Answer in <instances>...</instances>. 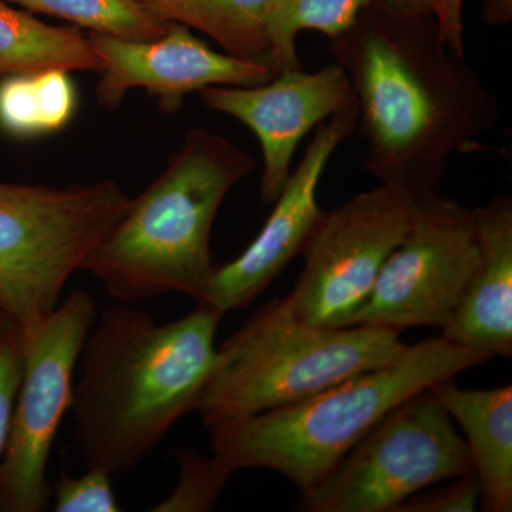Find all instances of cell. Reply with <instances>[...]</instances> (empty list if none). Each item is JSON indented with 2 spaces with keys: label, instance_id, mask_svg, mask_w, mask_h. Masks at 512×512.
Masks as SVG:
<instances>
[{
  "label": "cell",
  "instance_id": "obj_1",
  "mask_svg": "<svg viewBox=\"0 0 512 512\" xmlns=\"http://www.w3.org/2000/svg\"><path fill=\"white\" fill-rule=\"evenodd\" d=\"M330 53L352 83L367 173L419 201L437 192L454 154L474 150L500 109L476 70L444 43L434 15L373 0Z\"/></svg>",
  "mask_w": 512,
  "mask_h": 512
},
{
  "label": "cell",
  "instance_id": "obj_2",
  "mask_svg": "<svg viewBox=\"0 0 512 512\" xmlns=\"http://www.w3.org/2000/svg\"><path fill=\"white\" fill-rule=\"evenodd\" d=\"M222 315L200 306L174 322L128 306L101 312L74 389V440L89 468L123 474L146 460L184 414L217 355Z\"/></svg>",
  "mask_w": 512,
  "mask_h": 512
},
{
  "label": "cell",
  "instance_id": "obj_3",
  "mask_svg": "<svg viewBox=\"0 0 512 512\" xmlns=\"http://www.w3.org/2000/svg\"><path fill=\"white\" fill-rule=\"evenodd\" d=\"M255 167L254 158L227 138L191 128L164 173L131 200L80 271L121 302L178 292L210 306L215 217L228 192Z\"/></svg>",
  "mask_w": 512,
  "mask_h": 512
},
{
  "label": "cell",
  "instance_id": "obj_4",
  "mask_svg": "<svg viewBox=\"0 0 512 512\" xmlns=\"http://www.w3.org/2000/svg\"><path fill=\"white\" fill-rule=\"evenodd\" d=\"M484 362V356L441 336L424 340L392 365L302 402L208 427L214 457L232 474L244 468L278 471L306 493L397 404Z\"/></svg>",
  "mask_w": 512,
  "mask_h": 512
},
{
  "label": "cell",
  "instance_id": "obj_5",
  "mask_svg": "<svg viewBox=\"0 0 512 512\" xmlns=\"http://www.w3.org/2000/svg\"><path fill=\"white\" fill-rule=\"evenodd\" d=\"M409 348L389 328L306 325L288 298L274 299L217 349L192 412L211 427L279 409L392 365Z\"/></svg>",
  "mask_w": 512,
  "mask_h": 512
},
{
  "label": "cell",
  "instance_id": "obj_6",
  "mask_svg": "<svg viewBox=\"0 0 512 512\" xmlns=\"http://www.w3.org/2000/svg\"><path fill=\"white\" fill-rule=\"evenodd\" d=\"M116 181L59 188L0 183V308L22 332L59 305L64 285L130 205Z\"/></svg>",
  "mask_w": 512,
  "mask_h": 512
},
{
  "label": "cell",
  "instance_id": "obj_7",
  "mask_svg": "<svg viewBox=\"0 0 512 512\" xmlns=\"http://www.w3.org/2000/svg\"><path fill=\"white\" fill-rule=\"evenodd\" d=\"M470 474L466 440L426 389L397 404L325 480L302 493L298 510L394 512L427 487Z\"/></svg>",
  "mask_w": 512,
  "mask_h": 512
},
{
  "label": "cell",
  "instance_id": "obj_8",
  "mask_svg": "<svg viewBox=\"0 0 512 512\" xmlns=\"http://www.w3.org/2000/svg\"><path fill=\"white\" fill-rule=\"evenodd\" d=\"M96 316L92 295L74 291L35 328L20 330L25 362L0 461V511L49 507L47 463L64 414L72 409L74 369Z\"/></svg>",
  "mask_w": 512,
  "mask_h": 512
},
{
  "label": "cell",
  "instance_id": "obj_9",
  "mask_svg": "<svg viewBox=\"0 0 512 512\" xmlns=\"http://www.w3.org/2000/svg\"><path fill=\"white\" fill-rule=\"evenodd\" d=\"M480 258L476 214L437 192L417 201L406 234L390 252L350 326L443 329Z\"/></svg>",
  "mask_w": 512,
  "mask_h": 512
},
{
  "label": "cell",
  "instance_id": "obj_10",
  "mask_svg": "<svg viewBox=\"0 0 512 512\" xmlns=\"http://www.w3.org/2000/svg\"><path fill=\"white\" fill-rule=\"evenodd\" d=\"M417 201L379 184L323 214L302 249L305 268L288 298L306 325L345 328L366 301L390 252L406 234Z\"/></svg>",
  "mask_w": 512,
  "mask_h": 512
},
{
  "label": "cell",
  "instance_id": "obj_11",
  "mask_svg": "<svg viewBox=\"0 0 512 512\" xmlns=\"http://www.w3.org/2000/svg\"><path fill=\"white\" fill-rule=\"evenodd\" d=\"M87 36L103 60L97 101L109 110L117 109L130 90L144 89L158 109L174 114L188 94L214 86H259L278 74L268 64L215 52L180 23H168L163 36L148 42L96 32Z\"/></svg>",
  "mask_w": 512,
  "mask_h": 512
},
{
  "label": "cell",
  "instance_id": "obj_12",
  "mask_svg": "<svg viewBox=\"0 0 512 512\" xmlns=\"http://www.w3.org/2000/svg\"><path fill=\"white\" fill-rule=\"evenodd\" d=\"M357 127L356 97L328 121L319 124L305 156L289 175L258 237L237 259L215 268L210 308L224 316L251 305L282 274L286 265L302 254L325 214L316 198L323 171L336 148Z\"/></svg>",
  "mask_w": 512,
  "mask_h": 512
},
{
  "label": "cell",
  "instance_id": "obj_13",
  "mask_svg": "<svg viewBox=\"0 0 512 512\" xmlns=\"http://www.w3.org/2000/svg\"><path fill=\"white\" fill-rule=\"evenodd\" d=\"M200 94L207 109L241 121L258 137L264 158L259 195L266 204L284 190L306 134L355 100L349 76L336 62L312 73L285 70L259 86H214Z\"/></svg>",
  "mask_w": 512,
  "mask_h": 512
},
{
  "label": "cell",
  "instance_id": "obj_14",
  "mask_svg": "<svg viewBox=\"0 0 512 512\" xmlns=\"http://www.w3.org/2000/svg\"><path fill=\"white\" fill-rule=\"evenodd\" d=\"M476 214L478 258L441 338L491 360L512 356V200L495 195Z\"/></svg>",
  "mask_w": 512,
  "mask_h": 512
},
{
  "label": "cell",
  "instance_id": "obj_15",
  "mask_svg": "<svg viewBox=\"0 0 512 512\" xmlns=\"http://www.w3.org/2000/svg\"><path fill=\"white\" fill-rule=\"evenodd\" d=\"M429 392L443 404L466 436L481 507L512 511V386L488 390L460 389L453 380L431 384Z\"/></svg>",
  "mask_w": 512,
  "mask_h": 512
},
{
  "label": "cell",
  "instance_id": "obj_16",
  "mask_svg": "<svg viewBox=\"0 0 512 512\" xmlns=\"http://www.w3.org/2000/svg\"><path fill=\"white\" fill-rule=\"evenodd\" d=\"M103 60L76 26H52L0 0V80L45 70L96 72Z\"/></svg>",
  "mask_w": 512,
  "mask_h": 512
},
{
  "label": "cell",
  "instance_id": "obj_17",
  "mask_svg": "<svg viewBox=\"0 0 512 512\" xmlns=\"http://www.w3.org/2000/svg\"><path fill=\"white\" fill-rule=\"evenodd\" d=\"M167 23L211 37L229 56L275 67L266 32L271 0H136ZM278 72V70H276Z\"/></svg>",
  "mask_w": 512,
  "mask_h": 512
},
{
  "label": "cell",
  "instance_id": "obj_18",
  "mask_svg": "<svg viewBox=\"0 0 512 512\" xmlns=\"http://www.w3.org/2000/svg\"><path fill=\"white\" fill-rule=\"evenodd\" d=\"M77 94L70 73L45 70L0 80V128L32 138L63 130L72 121Z\"/></svg>",
  "mask_w": 512,
  "mask_h": 512
},
{
  "label": "cell",
  "instance_id": "obj_19",
  "mask_svg": "<svg viewBox=\"0 0 512 512\" xmlns=\"http://www.w3.org/2000/svg\"><path fill=\"white\" fill-rule=\"evenodd\" d=\"M373 0H271L266 13V32L278 73L301 69L296 37L316 30L335 39L355 22L360 10Z\"/></svg>",
  "mask_w": 512,
  "mask_h": 512
},
{
  "label": "cell",
  "instance_id": "obj_20",
  "mask_svg": "<svg viewBox=\"0 0 512 512\" xmlns=\"http://www.w3.org/2000/svg\"><path fill=\"white\" fill-rule=\"evenodd\" d=\"M30 12L55 16L76 28L103 33L126 40L158 39L168 23L137 3L136 0H6Z\"/></svg>",
  "mask_w": 512,
  "mask_h": 512
},
{
  "label": "cell",
  "instance_id": "obj_21",
  "mask_svg": "<svg viewBox=\"0 0 512 512\" xmlns=\"http://www.w3.org/2000/svg\"><path fill=\"white\" fill-rule=\"evenodd\" d=\"M175 456L180 464V481L173 494L153 511H211L220 500L231 471L214 456H201L190 448H180Z\"/></svg>",
  "mask_w": 512,
  "mask_h": 512
},
{
  "label": "cell",
  "instance_id": "obj_22",
  "mask_svg": "<svg viewBox=\"0 0 512 512\" xmlns=\"http://www.w3.org/2000/svg\"><path fill=\"white\" fill-rule=\"evenodd\" d=\"M109 474L97 468L80 477H62L53 484L56 512H119Z\"/></svg>",
  "mask_w": 512,
  "mask_h": 512
},
{
  "label": "cell",
  "instance_id": "obj_23",
  "mask_svg": "<svg viewBox=\"0 0 512 512\" xmlns=\"http://www.w3.org/2000/svg\"><path fill=\"white\" fill-rule=\"evenodd\" d=\"M23 362L22 332L18 326H12L0 333V458L8 444L16 397L22 382Z\"/></svg>",
  "mask_w": 512,
  "mask_h": 512
},
{
  "label": "cell",
  "instance_id": "obj_24",
  "mask_svg": "<svg viewBox=\"0 0 512 512\" xmlns=\"http://www.w3.org/2000/svg\"><path fill=\"white\" fill-rule=\"evenodd\" d=\"M480 484L476 474L454 478L453 484L443 485L429 493L412 495L394 512H471L480 501Z\"/></svg>",
  "mask_w": 512,
  "mask_h": 512
},
{
  "label": "cell",
  "instance_id": "obj_25",
  "mask_svg": "<svg viewBox=\"0 0 512 512\" xmlns=\"http://www.w3.org/2000/svg\"><path fill=\"white\" fill-rule=\"evenodd\" d=\"M436 19L444 43L458 55H464L463 0H441Z\"/></svg>",
  "mask_w": 512,
  "mask_h": 512
},
{
  "label": "cell",
  "instance_id": "obj_26",
  "mask_svg": "<svg viewBox=\"0 0 512 512\" xmlns=\"http://www.w3.org/2000/svg\"><path fill=\"white\" fill-rule=\"evenodd\" d=\"M483 20L490 28L510 25L512 22V0H485Z\"/></svg>",
  "mask_w": 512,
  "mask_h": 512
},
{
  "label": "cell",
  "instance_id": "obj_27",
  "mask_svg": "<svg viewBox=\"0 0 512 512\" xmlns=\"http://www.w3.org/2000/svg\"><path fill=\"white\" fill-rule=\"evenodd\" d=\"M390 8L412 15H434L439 13L441 0H380Z\"/></svg>",
  "mask_w": 512,
  "mask_h": 512
},
{
  "label": "cell",
  "instance_id": "obj_28",
  "mask_svg": "<svg viewBox=\"0 0 512 512\" xmlns=\"http://www.w3.org/2000/svg\"><path fill=\"white\" fill-rule=\"evenodd\" d=\"M13 322L8 318L3 309L0 308V333L5 332L6 329L12 328Z\"/></svg>",
  "mask_w": 512,
  "mask_h": 512
}]
</instances>
